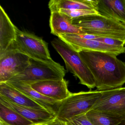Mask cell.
<instances>
[{
	"label": "cell",
	"mask_w": 125,
	"mask_h": 125,
	"mask_svg": "<svg viewBox=\"0 0 125 125\" xmlns=\"http://www.w3.org/2000/svg\"><path fill=\"white\" fill-rule=\"evenodd\" d=\"M42 125V124H36V125Z\"/></svg>",
	"instance_id": "obj_27"
},
{
	"label": "cell",
	"mask_w": 125,
	"mask_h": 125,
	"mask_svg": "<svg viewBox=\"0 0 125 125\" xmlns=\"http://www.w3.org/2000/svg\"><path fill=\"white\" fill-rule=\"evenodd\" d=\"M51 43L64 61L67 71L79 79V83L90 90L95 87L93 76L79 52L59 38Z\"/></svg>",
	"instance_id": "obj_5"
},
{
	"label": "cell",
	"mask_w": 125,
	"mask_h": 125,
	"mask_svg": "<svg viewBox=\"0 0 125 125\" xmlns=\"http://www.w3.org/2000/svg\"><path fill=\"white\" fill-rule=\"evenodd\" d=\"M51 33L58 37L63 34H86L82 29L74 25L72 19L59 11L51 13L50 19Z\"/></svg>",
	"instance_id": "obj_14"
},
{
	"label": "cell",
	"mask_w": 125,
	"mask_h": 125,
	"mask_svg": "<svg viewBox=\"0 0 125 125\" xmlns=\"http://www.w3.org/2000/svg\"><path fill=\"white\" fill-rule=\"evenodd\" d=\"M0 122L5 125H35L17 112L0 103Z\"/></svg>",
	"instance_id": "obj_18"
},
{
	"label": "cell",
	"mask_w": 125,
	"mask_h": 125,
	"mask_svg": "<svg viewBox=\"0 0 125 125\" xmlns=\"http://www.w3.org/2000/svg\"><path fill=\"white\" fill-rule=\"evenodd\" d=\"M0 103L13 110L35 125H44L54 120L55 115L46 109H39L16 104L0 96Z\"/></svg>",
	"instance_id": "obj_11"
},
{
	"label": "cell",
	"mask_w": 125,
	"mask_h": 125,
	"mask_svg": "<svg viewBox=\"0 0 125 125\" xmlns=\"http://www.w3.org/2000/svg\"><path fill=\"white\" fill-rule=\"evenodd\" d=\"M32 100L42 106L44 109L56 115L61 102L57 101L51 98L41 94L31 87L30 85L19 82H6Z\"/></svg>",
	"instance_id": "obj_13"
},
{
	"label": "cell",
	"mask_w": 125,
	"mask_h": 125,
	"mask_svg": "<svg viewBox=\"0 0 125 125\" xmlns=\"http://www.w3.org/2000/svg\"><path fill=\"white\" fill-rule=\"evenodd\" d=\"M79 37L85 39H89V40H94L98 38L99 36L94 35H90L88 34H81V35H77Z\"/></svg>",
	"instance_id": "obj_23"
},
{
	"label": "cell",
	"mask_w": 125,
	"mask_h": 125,
	"mask_svg": "<svg viewBox=\"0 0 125 125\" xmlns=\"http://www.w3.org/2000/svg\"><path fill=\"white\" fill-rule=\"evenodd\" d=\"M48 6L51 13L61 9L95 10L91 0H51Z\"/></svg>",
	"instance_id": "obj_17"
},
{
	"label": "cell",
	"mask_w": 125,
	"mask_h": 125,
	"mask_svg": "<svg viewBox=\"0 0 125 125\" xmlns=\"http://www.w3.org/2000/svg\"><path fill=\"white\" fill-rule=\"evenodd\" d=\"M72 23L87 34L114 39L125 43V25L112 19L93 14L73 19Z\"/></svg>",
	"instance_id": "obj_2"
},
{
	"label": "cell",
	"mask_w": 125,
	"mask_h": 125,
	"mask_svg": "<svg viewBox=\"0 0 125 125\" xmlns=\"http://www.w3.org/2000/svg\"><path fill=\"white\" fill-rule=\"evenodd\" d=\"M17 29L0 6V55L6 52L16 40Z\"/></svg>",
	"instance_id": "obj_15"
},
{
	"label": "cell",
	"mask_w": 125,
	"mask_h": 125,
	"mask_svg": "<svg viewBox=\"0 0 125 125\" xmlns=\"http://www.w3.org/2000/svg\"><path fill=\"white\" fill-rule=\"evenodd\" d=\"M66 123L69 125H94L88 120L85 114H83L74 117Z\"/></svg>",
	"instance_id": "obj_21"
},
{
	"label": "cell",
	"mask_w": 125,
	"mask_h": 125,
	"mask_svg": "<svg viewBox=\"0 0 125 125\" xmlns=\"http://www.w3.org/2000/svg\"><path fill=\"white\" fill-rule=\"evenodd\" d=\"M58 37L78 52L82 51L102 52L117 56L125 53L124 47L110 46L95 40L82 38L77 34H61Z\"/></svg>",
	"instance_id": "obj_9"
},
{
	"label": "cell",
	"mask_w": 125,
	"mask_h": 125,
	"mask_svg": "<svg viewBox=\"0 0 125 125\" xmlns=\"http://www.w3.org/2000/svg\"><path fill=\"white\" fill-rule=\"evenodd\" d=\"M43 125H63V123L58 120L56 118L51 122Z\"/></svg>",
	"instance_id": "obj_24"
},
{
	"label": "cell",
	"mask_w": 125,
	"mask_h": 125,
	"mask_svg": "<svg viewBox=\"0 0 125 125\" xmlns=\"http://www.w3.org/2000/svg\"><path fill=\"white\" fill-rule=\"evenodd\" d=\"M58 11L65 14L66 16L69 17L72 19L84 16L99 14L98 12L95 10L61 9Z\"/></svg>",
	"instance_id": "obj_20"
},
{
	"label": "cell",
	"mask_w": 125,
	"mask_h": 125,
	"mask_svg": "<svg viewBox=\"0 0 125 125\" xmlns=\"http://www.w3.org/2000/svg\"><path fill=\"white\" fill-rule=\"evenodd\" d=\"M0 125H5L2 123L0 122Z\"/></svg>",
	"instance_id": "obj_26"
},
{
	"label": "cell",
	"mask_w": 125,
	"mask_h": 125,
	"mask_svg": "<svg viewBox=\"0 0 125 125\" xmlns=\"http://www.w3.org/2000/svg\"><path fill=\"white\" fill-rule=\"evenodd\" d=\"M63 125H69V124H68L66 123H63Z\"/></svg>",
	"instance_id": "obj_25"
},
{
	"label": "cell",
	"mask_w": 125,
	"mask_h": 125,
	"mask_svg": "<svg viewBox=\"0 0 125 125\" xmlns=\"http://www.w3.org/2000/svg\"><path fill=\"white\" fill-rule=\"evenodd\" d=\"M0 96L20 106L39 109H46L7 83H0Z\"/></svg>",
	"instance_id": "obj_16"
},
{
	"label": "cell",
	"mask_w": 125,
	"mask_h": 125,
	"mask_svg": "<svg viewBox=\"0 0 125 125\" xmlns=\"http://www.w3.org/2000/svg\"><path fill=\"white\" fill-rule=\"evenodd\" d=\"M93 76L99 91L121 87L125 83V62L115 55L102 52H79Z\"/></svg>",
	"instance_id": "obj_1"
},
{
	"label": "cell",
	"mask_w": 125,
	"mask_h": 125,
	"mask_svg": "<svg viewBox=\"0 0 125 125\" xmlns=\"http://www.w3.org/2000/svg\"><path fill=\"white\" fill-rule=\"evenodd\" d=\"M30 58L10 46L0 55V83H6L23 72L30 64Z\"/></svg>",
	"instance_id": "obj_8"
},
{
	"label": "cell",
	"mask_w": 125,
	"mask_h": 125,
	"mask_svg": "<svg viewBox=\"0 0 125 125\" xmlns=\"http://www.w3.org/2000/svg\"><path fill=\"white\" fill-rule=\"evenodd\" d=\"M94 125H125V120L91 110L85 114Z\"/></svg>",
	"instance_id": "obj_19"
},
{
	"label": "cell",
	"mask_w": 125,
	"mask_h": 125,
	"mask_svg": "<svg viewBox=\"0 0 125 125\" xmlns=\"http://www.w3.org/2000/svg\"><path fill=\"white\" fill-rule=\"evenodd\" d=\"M91 110L125 120V87L102 91Z\"/></svg>",
	"instance_id": "obj_7"
},
{
	"label": "cell",
	"mask_w": 125,
	"mask_h": 125,
	"mask_svg": "<svg viewBox=\"0 0 125 125\" xmlns=\"http://www.w3.org/2000/svg\"><path fill=\"white\" fill-rule=\"evenodd\" d=\"M99 14L125 25V0H91Z\"/></svg>",
	"instance_id": "obj_12"
},
{
	"label": "cell",
	"mask_w": 125,
	"mask_h": 125,
	"mask_svg": "<svg viewBox=\"0 0 125 125\" xmlns=\"http://www.w3.org/2000/svg\"><path fill=\"white\" fill-rule=\"evenodd\" d=\"M68 82L64 79L57 80H47L34 83L31 87L42 95L58 102L68 97L72 93L68 88Z\"/></svg>",
	"instance_id": "obj_10"
},
{
	"label": "cell",
	"mask_w": 125,
	"mask_h": 125,
	"mask_svg": "<svg viewBox=\"0 0 125 125\" xmlns=\"http://www.w3.org/2000/svg\"><path fill=\"white\" fill-rule=\"evenodd\" d=\"M30 61L29 66L23 72L9 81L20 82L30 85L44 80L64 79L66 73L64 67L52 58L43 60L30 58Z\"/></svg>",
	"instance_id": "obj_3"
},
{
	"label": "cell",
	"mask_w": 125,
	"mask_h": 125,
	"mask_svg": "<svg viewBox=\"0 0 125 125\" xmlns=\"http://www.w3.org/2000/svg\"><path fill=\"white\" fill-rule=\"evenodd\" d=\"M11 46L30 58L43 60L52 58L48 44L42 39L18 29L16 40Z\"/></svg>",
	"instance_id": "obj_6"
},
{
	"label": "cell",
	"mask_w": 125,
	"mask_h": 125,
	"mask_svg": "<svg viewBox=\"0 0 125 125\" xmlns=\"http://www.w3.org/2000/svg\"><path fill=\"white\" fill-rule=\"evenodd\" d=\"M102 94V91H81L72 93L60 103L55 115L56 119L66 123L72 118L85 114L91 110Z\"/></svg>",
	"instance_id": "obj_4"
},
{
	"label": "cell",
	"mask_w": 125,
	"mask_h": 125,
	"mask_svg": "<svg viewBox=\"0 0 125 125\" xmlns=\"http://www.w3.org/2000/svg\"><path fill=\"white\" fill-rule=\"evenodd\" d=\"M95 41L102 42L103 43L105 44L110 46H115L124 47L125 44L123 42L120 40L110 38H104V37H99Z\"/></svg>",
	"instance_id": "obj_22"
}]
</instances>
